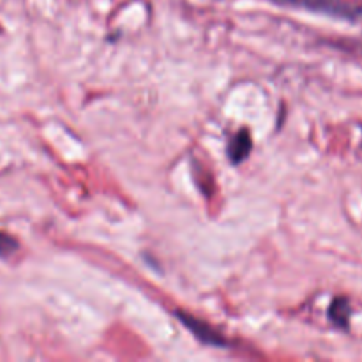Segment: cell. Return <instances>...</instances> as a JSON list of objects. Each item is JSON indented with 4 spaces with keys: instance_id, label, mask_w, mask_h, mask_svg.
Returning a JSON list of instances; mask_svg holds the SVG:
<instances>
[{
    "instance_id": "5b68a950",
    "label": "cell",
    "mask_w": 362,
    "mask_h": 362,
    "mask_svg": "<svg viewBox=\"0 0 362 362\" xmlns=\"http://www.w3.org/2000/svg\"><path fill=\"white\" fill-rule=\"evenodd\" d=\"M18 247H20V244L13 235L0 232V257H11V255L16 253Z\"/></svg>"
},
{
    "instance_id": "277c9868",
    "label": "cell",
    "mask_w": 362,
    "mask_h": 362,
    "mask_svg": "<svg viewBox=\"0 0 362 362\" xmlns=\"http://www.w3.org/2000/svg\"><path fill=\"white\" fill-rule=\"evenodd\" d=\"M329 320L339 329L350 327V317H352V308H350V300L346 297H336L329 306Z\"/></svg>"
},
{
    "instance_id": "7a4b0ae2",
    "label": "cell",
    "mask_w": 362,
    "mask_h": 362,
    "mask_svg": "<svg viewBox=\"0 0 362 362\" xmlns=\"http://www.w3.org/2000/svg\"><path fill=\"white\" fill-rule=\"evenodd\" d=\"M175 315L177 318L182 322L184 327H186L187 331L193 332V336H197L202 343H205V345H214V346H225V339H223L221 336L211 327V325L202 322L200 318H194L193 315H187L184 313V311H175Z\"/></svg>"
},
{
    "instance_id": "6da1fadb",
    "label": "cell",
    "mask_w": 362,
    "mask_h": 362,
    "mask_svg": "<svg viewBox=\"0 0 362 362\" xmlns=\"http://www.w3.org/2000/svg\"><path fill=\"white\" fill-rule=\"evenodd\" d=\"M278 4H288V6L304 7L310 11L331 14V16L345 18V20H357L362 18V7L356 4L343 2V0H274Z\"/></svg>"
},
{
    "instance_id": "3957f363",
    "label": "cell",
    "mask_w": 362,
    "mask_h": 362,
    "mask_svg": "<svg viewBox=\"0 0 362 362\" xmlns=\"http://www.w3.org/2000/svg\"><path fill=\"white\" fill-rule=\"evenodd\" d=\"M251 148H253V140H251V134L247 129H240L239 133L233 134L232 140L228 141V158L233 165H239L243 163L247 156L251 154Z\"/></svg>"
}]
</instances>
